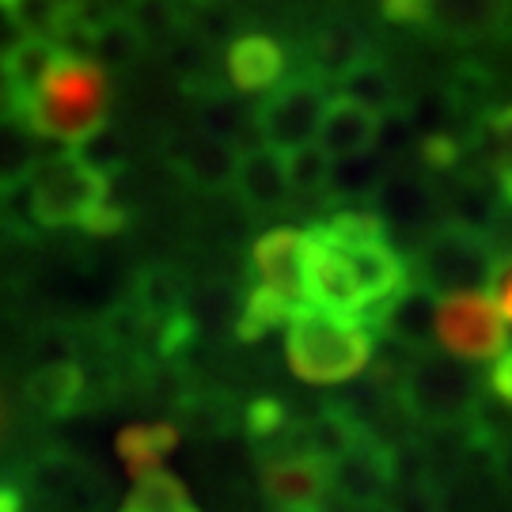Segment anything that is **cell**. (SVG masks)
I'll list each match as a JSON object with an SVG mask.
<instances>
[{
  "label": "cell",
  "mask_w": 512,
  "mask_h": 512,
  "mask_svg": "<svg viewBox=\"0 0 512 512\" xmlns=\"http://www.w3.org/2000/svg\"><path fill=\"white\" fill-rule=\"evenodd\" d=\"M406 281L410 258L380 217L342 209L308 228V296L315 308L376 323Z\"/></svg>",
  "instance_id": "6da1fadb"
},
{
  "label": "cell",
  "mask_w": 512,
  "mask_h": 512,
  "mask_svg": "<svg viewBox=\"0 0 512 512\" xmlns=\"http://www.w3.org/2000/svg\"><path fill=\"white\" fill-rule=\"evenodd\" d=\"M110 107V80L95 54L57 50L16 110L57 145H88L99 137Z\"/></svg>",
  "instance_id": "7a4b0ae2"
},
{
  "label": "cell",
  "mask_w": 512,
  "mask_h": 512,
  "mask_svg": "<svg viewBox=\"0 0 512 512\" xmlns=\"http://www.w3.org/2000/svg\"><path fill=\"white\" fill-rule=\"evenodd\" d=\"M31 217L42 228H80V232H107L122 213L110 202L107 175L80 145H69L57 156H46L27 183Z\"/></svg>",
  "instance_id": "3957f363"
},
{
  "label": "cell",
  "mask_w": 512,
  "mask_h": 512,
  "mask_svg": "<svg viewBox=\"0 0 512 512\" xmlns=\"http://www.w3.org/2000/svg\"><path fill=\"white\" fill-rule=\"evenodd\" d=\"M376 346V323L308 304L285 323V357L304 384H346L365 372Z\"/></svg>",
  "instance_id": "277c9868"
},
{
  "label": "cell",
  "mask_w": 512,
  "mask_h": 512,
  "mask_svg": "<svg viewBox=\"0 0 512 512\" xmlns=\"http://www.w3.org/2000/svg\"><path fill=\"white\" fill-rule=\"evenodd\" d=\"M308 304V228L266 232L251 247V289L243 296L239 330L258 338L266 330L285 327Z\"/></svg>",
  "instance_id": "5b68a950"
},
{
  "label": "cell",
  "mask_w": 512,
  "mask_h": 512,
  "mask_svg": "<svg viewBox=\"0 0 512 512\" xmlns=\"http://www.w3.org/2000/svg\"><path fill=\"white\" fill-rule=\"evenodd\" d=\"M497 262L501 258L482 228L448 220L418 243V251L410 258V281L433 289L437 296L459 293V289H490Z\"/></svg>",
  "instance_id": "8992f818"
},
{
  "label": "cell",
  "mask_w": 512,
  "mask_h": 512,
  "mask_svg": "<svg viewBox=\"0 0 512 512\" xmlns=\"http://www.w3.org/2000/svg\"><path fill=\"white\" fill-rule=\"evenodd\" d=\"M471 361H459L452 353L433 357V353H418L403 380V403L418 421H433V425H463L475 421L482 410V387L471 372Z\"/></svg>",
  "instance_id": "52a82bcc"
},
{
  "label": "cell",
  "mask_w": 512,
  "mask_h": 512,
  "mask_svg": "<svg viewBox=\"0 0 512 512\" xmlns=\"http://www.w3.org/2000/svg\"><path fill=\"white\" fill-rule=\"evenodd\" d=\"M437 346L471 365H490L509 349V319L490 289H459L440 296Z\"/></svg>",
  "instance_id": "ba28073f"
},
{
  "label": "cell",
  "mask_w": 512,
  "mask_h": 512,
  "mask_svg": "<svg viewBox=\"0 0 512 512\" xmlns=\"http://www.w3.org/2000/svg\"><path fill=\"white\" fill-rule=\"evenodd\" d=\"M327 107L330 92L319 76H285L274 92H266V103L258 110V133L281 152L315 145Z\"/></svg>",
  "instance_id": "9c48e42d"
},
{
  "label": "cell",
  "mask_w": 512,
  "mask_h": 512,
  "mask_svg": "<svg viewBox=\"0 0 512 512\" xmlns=\"http://www.w3.org/2000/svg\"><path fill=\"white\" fill-rule=\"evenodd\" d=\"M395 486V456L368 433L349 444L338 459H330V494H338L349 509L380 505Z\"/></svg>",
  "instance_id": "30bf717a"
},
{
  "label": "cell",
  "mask_w": 512,
  "mask_h": 512,
  "mask_svg": "<svg viewBox=\"0 0 512 512\" xmlns=\"http://www.w3.org/2000/svg\"><path fill=\"white\" fill-rule=\"evenodd\" d=\"M262 486H266V497L281 512L315 509L330 494V463L315 452H304V448L281 452L277 459L266 463Z\"/></svg>",
  "instance_id": "8fae6325"
},
{
  "label": "cell",
  "mask_w": 512,
  "mask_h": 512,
  "mask_svg": "<svg viewBox=\"0 0 512 512\" xmlns=\"http://www.w3.org/2000/svg\"><path fill=\"white\" fill-rule=\"evenodd\" d=\"M232 190H236L239 198L251 205V209H258V213L281 209L289 198H296L285 152L274 148V145H266V141L255 145V148H247V152H239Z\"/></svg>",
  "instance_id": "7c38bea8"
},
{
  "label": "cell",
  "mask_w": 512,
  "mask_h": 512,
  "mask_svg": "<svg viewBox=\"0 0 512 512\" xmlns=\"http://www.w3.org/2000/svg\"><path fill=\"white\" fill-rule=\"evenodd\" d=\"M437 304L440 296L433 289L406 281L403 289L391 296V304L380 311L376 330H384L391 342H399L410 353H425L437 342Z\"/></svg>",
  "instance_id": "4fadbf2b"
},
{
  "label": "cell",
  "mask_w": 512,
  "mask_h": 512,
  "mask_svg": "<svg viewBox=\"0 0 512 512\" xmlns=\"http://www.w3.org/2000/svg\"><path fill=\"white\" fill-rule=\"evenodd\" d=\"M380 118H384L380 110H372L368 103L353 99V95H330L327 118H323V129H319V145L327 148L334 160L368 156L376 148V137H380Z\"/></svg>",
  "instance_id": "5bb4252c"
},
{
  "label": "cell",
  "mask_w": 512,
  "mask_h": 512,
  "mask_svg": "<svg viewBox=\"0 0 512 512\" xmlns=\"http://www.w3.org/2000/svg\"><path fill=\"white\" fill-rule=\"evenodd\" d=\"M285 50L277 46L274 38L266 35H243L228 46L224 54V73L228 80L243 88V92H274L277 84L289 76L285 69Z\"/></svg>",
  "instance_id": "9a60e30c"
},
{
  "label": "cell",
  "mask_w": 512,
  "mask_h": 512,
  "mask_svg": "<svg viewBox=\"0 0 512 512\" xmlns=\"http://www.w3.org/2000/svg\"><path fill=\"white\" fill-rule=\"evenodd\" d=\"M42 133H38L16 107H0V194L31 183L42 156Z\"/></svg>",
  "instance_id": "2e32d148"
},
{
  "label": "cell",
  "mask_w": 512,
  "mask_h": 512,
  "mask_svg": "<svg viewBox=\"0 0 512 512\" xmlns=\"http://www.w3.org/2000/svg\"><path fill=\"white\" fill-rule=\"evenodd\" d=\"M512 0H425L421 19L459 42L490 38L505 23Z\"/></svg>",
  "instance_id": "e0dca14e"
},
{
  "label": "cell",
  "mask_w": 512,
  "mask_h": 512,
  "mask_svg": "<svg viewBox=\"0 0 512 512\" xmlns=\"http://www.w3.org/2000/svg\"><path fill=\"white\" fill-rule=\"evenodd\" d=\"M478 164L494 179L501 202L512 205V107L490 110L475 129Z\"/></svg>",
  "instance_id": "ac0fdd59"
},
{
  "label": "cell",
  "mask_w": 512,
  "mask_h": 512,
  "mask_svg": "<svg viewBox=\"0 0 512 512\" xmlns=\"http://www.w3.org/2000/svg\"><path fill=\"white\" fill-rule=\"evenodd\" d=\"M179 444V433L175 425H164V421H145V425H129L122 440H118V452H122V463L129 467V475L141 478L160 471L171 452Z\"/></svg>",
  "instance_id": "d6986e66"
},
{
  "label": "cell",
  "mask_w": 512,
  "mask_h": 512,
  "mask_svg": "<svg viewBox=\"0 0 512 512\" xmlns=\"http://www.w3.org/2000/svg\"><path fill=\"white\" fill-rule=\"evenodd\" d=\"M84 391H88V380H84V372L76 365H69V361L38 368L35 376H31V387H27L31 403H35L42 414H69V410L80 403Z\"/></svg>",
  "instance_id": "ffe728a7"
},
{
  "label": "cell",
  "mask_w": 512,
  "mask_h": 512,
  "mask_svg": "<svg viewBox=\"0 0 512 512\" xmlns=\"http://www.w3.org/2000/svg\"><path fill=\"white\" fill-rule=\"evenodd\" d=\"M285 160H289V179H293L296 198H323V194H330L334 156L319 141L296 148V152H285Z\"/></svg>",
  "instance_id": "44dd1931"
},
{
  "label": "cell",
  "mask_w": 512,
  "mask_h": 512,
  "mask_svg": "<svg viewBox=\"0 0 512 512\" xmlns=\"http://www.w3.org/2000/svg\"><path fill=\"white\" fill-rule=\"evenodd\" d=\"M122 512H198L190 505V497L183 494V486L175 478H167L164 471L141 475L133 494H129Z\"/></svg>",
  "instance_id": "7402d4cb"
},
{
  "label": "cell",
  "mask_w": 512,
  "mask_h": 512,
  "mask_svg": "<svg viewBox=\"0 0 512 512\" xmlns=\"http://www.w3.org/2000/svg\"><path fill=\"white\" fill-rule=\"evenodd\" d=\"M486 391L494 395V399H501L505 406H512V346L497 357V361H490V372H486Z\"/></svg>",
  "instance_id": "603a6c76"
},
{
  "label": "cell",
  "mask_w": 512,
  "mask_h": 512,
  "mask_svg": "<svg viewBox=\"0 0 512 512\" xmlns=\"http://www.w3.org/2000/svg\"><path fill=\"white\" fill-rule=\"evenodd\" d=\"M490 293L497 296V304H501V311H505V319H509V327H512V255H505L497 262Z\"/></svg>",
  "instance_id": "cb8c5ba5"
},
{
  "label": "cell",
  "mask_w": 512,
  "mask_h": 512,
  "mask_svg": "<svg viewBox=\"0 0 512 512\" xmlns=\"http://www.w3.org/2000/svg\"><path fill=\"white\" fill-rule=\"evenodd\" d=\"M494 459H497V478H501V486H505V494L512 497V437L497 440Z\"/></svg>",
  "instance_id": "d4e9b609"
},
{
  "label": "cell",
  "mask_w": 512,
  "mask_h": 512,
  "mask_svg": "<svg viewBox=\"0 0 512 512\" xmlns=\"http://www.w3.org/2000/svg\"><path fill=\"white\" fill-rule=\"evenodd\" d=\"M0 512H19V497L12 490H0Z\"/></svg>",
  "instance_id": "484cf974"
},
{
  "label": "cell",
  "mask_w": 512,
  "mask_h": 512,
  "mask_svg": "<svg viewBox=\"0 0 512 512\" xmlns=\"http://www.w3.org/2000/svg\"><path fill=\"white\" fill-rule=\"evenodd\" d=\"M23 0H0V8H19Z\"/></svg>",
  "instance_id": "4316f807"
},
{
  "label": "cell",
  "mask_w": 512,
  "mask_h": 512,
  "mask_svg": "<svg viewBox=\"0 0 512 512\" xmlns=\"http://www.w3.org/2000/svg\"><path fill=\"white\" fill-rule=\"evenodd\" d=\"M293 512H319V505H315V509H293Z\"/></svg>",
  "instance_id": "83f0119b"
}]
</instances>
